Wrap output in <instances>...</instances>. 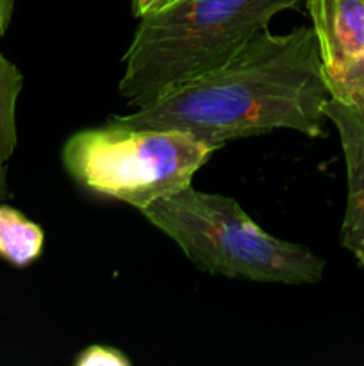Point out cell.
<instances>
[{"instance_id":"7","label":"cell","mask_w":364,"mask_h":366,"mask_svg":"<svg viewBox=\"0 0 364 366\" xmlns=\"http://www.w3.org/2000/svg\"><path fill=\"white\" fill-rule=\"evenodd\" d=\"M43 249V231L21 213L0 204V256L14 267H27Z\"/></svg>"},{"instance_id":"1","label":"cell","mask_w":364,"mask_h":366,"mask_svg":"<svg viewBox=\"0 0 364 366\" xmlns=\"http://www.w3.org/2000/svg\"><path fill=\"white\" fill-rule=\"evenodd\" d=\"M328 99L313 27L288 34L264 29L223 64L107 124L184 132L214 149L275 129L318 138Z\"/></svg>"},{"instance_id":"11","label":"cell","mask_w":364,"mask_h":366,"mask_svg":"<svg viewBox=\"0 0 364 366\" xmlns=\"http://www.w3.org/2000/svg\"><path fill=\"white\" fill-rule=\"evenodd\" d=\"M178 0H132V11L138 18L148 16V14L161 13V11L168 9Z\"/></svg>"},{"instance_id":"12","label":"cell","mask_w":364,"mask_h":366,"mask_svg":"<svg viewBox=\"0 0 364 366\" xmlns=\"http://www.w3.org/2000/svg\"><path fill=\"white\" fill-rule=\"evenodd\" d=\"M13 13V0H0V36L6 32Z\"/></svg>"},{"instance_id":"6","label":"cell","mask_w":364,"mask_h":366,"mask_svg":"<svg viewBox=\"0 0 364 366\" xmlns=\"http://www.w3.org/2000/svg\"><path fill=\"white\" fill-rule=\"evenodd\" d=\"M323 71L335 70L364 50V0H307Z\"/></svg>"},{"instance_id":"9","label":"cell","mask_w":364,"mask_h":366,"mask_svg":"<svg viewBox=\"0 0 364 366\" xmlns=\"http://www.w3.org/2000/svg\"><path fill=\"white\" fill-rule=\"evenodd\" d=\"M330 99L364 111V50L335 70L323 71Z\"/></svg>"},{"instance_id":"5","label":"cell","mask_w":364,"mask_h":366,"mask_svg":"<svg viewBox=\"0 0 364 366\" xmlns=\"http://www.w3.org/2000/svg\"><path fill=\"white\" fill-rule=\"evenodd\" d=\"M323 113L339 132L348 177L341 245L348 249L364 268V111L328 99Z\"/></svg>"},{"instance_id":"8","label":"cell","mask_w":364,"mask_h":366,"mask_svg":"<svg viewBox=\"0 0 364 366\" xmlns=\"http://www.w3.org/2000/svg\"><path fill=\"white\" fill-rule=\"evenodd\" d=\"M21 86L24 75L0 54V168L16 147V100Z\"/></svg>"},{"instance_id":"10","label":"cell","mask_w":364,"mask_h":366,"mask_svg":"<svg viewBox=\"0 0 364 366\" xmlns=\"http://www.w3.org/2000/svg\"><path fill=\"white\" fill-rule=\"evenodd\" d=\"M77 366H128L131 361L125 356L123 352L116 349H107V347H89V349L82 350L79 354L77 361H75Z\"/></svg>"},{"instance_id":"3","label":"cell","mask_w":364,"mask_h":366,"mask_svg":"<svg viewBox=\"0 0 364 366\" xmlns=\"http://www.w3.org/2000/svg\"><path fill=\"white\" fill-rule=\"evenodd\" d=\"M141 214L207 274L278 285H314L323 277L321 257L268 234L231 197L188 186Z\"/></svg>"},{"instance_id":"2","label":"cell","mask_w":364,"mask_h":366,"mask_svg":"<svg viewBox=\"0 0 364 366\" xmlns=\"http://www.w3.org/2000/svg\"><path fill=\"white\" fill-rule=\"evenodd\" d=\"M300 0H178L139 18L118 84L131 107L153 102L189 79L231 59L271 18Z\"/></svg>"},{"instance_id":"13","label":"cell","mask_w":364,"mask_h":366,"mask_svg":"<svg viewBox=\"0 0 364 366\" xmlns=\"http://www.w3.org/2000/svg\"><path fill=\"white\" fill-rule=\"evenodd\" d=\"M7 186H6V167L0 168V200L6 197Z\"/></svg>"},{"instance_id":"4","label":"cell","mask_w":364,"mask_h":366,"mask_svg":"<svg viewBox=\"0 0 364 366\" xmlns=\"http://www.w3.org/2000/svg\"><path fill=\"white\" fill-rule=\"evenodd\" d=\"M218 149L177 131H139L107 124L66 142L63 161L89 192L143 211L191 186L193 175Z\"/></svg>"}]
</instances>
